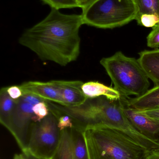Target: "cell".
<instances>
[{"label":"cell","instance_id":"cell-1","mask_svg":"<svg viewBox=\"0 0 159 159\" xmlns=\"http://www.w3.org/2000/svg\"><path fill=\"white\" fill-rule=\"evenodd\" d=\"M82 25V15H66L51 8L44 20L22 33L18 42L42 61L65 66L79 57Z\"/></svg>","mask_w":159,"mask_h":159},{"label":"cell","instance_id":"cell-2","mask_svg":"<svg viewBox=\"0 0 159 159\" xmlns=\"http://www.w3.org/2000/svg\"><path fill=\"white\" fill-rule=\"evenodd\" d=\"M62 114L72 120L74 126L85 130L92 126H101L123 133L149 151H159V142L152 140L139 131L125 115L120 99L116 101L105 97L88 99L76 107L61 106Z\"/></svg>","mask_w":159,"mask_h":159},{"label":"cell","instance_id":"cell-3","mask_svg":"<svg viewBox=\"0 0 159 159\" xmlns=\"http://www.w3.org/2000/svg\"><path fill=\"white\" fill-rule=\"evenodd\" d=\"M91 159H145L151 151L121 132L101 126L84 131Z\"/></svg>","mask_w":159,"mask_h":159},{"label":"cell","instance_id":"cell-4","mask_svg":"<svg viewBox=\"0 0 159 159\" xmlns=\"http://www.w3.org/2000/svg\"><path fill=\"white\" fill-rule=\"evenodd\" d=\"M100 63L109 75L114 88L121 95L139 97L148 90L149 78L138 60L118 51L111 57L103 58Z\"/></svg>","mask_w":159,"mask_h":159},{"label":"cell","instance_id":"cell-5","mask_svg":"<svg viewBox=\"0 0 159 159\" xmlns=\"http://www.w3.org/2000/svg\"><path fill=\"white\" fill-rule=\"evenodd\" d=\"M137 9L133 0H97L83 10V24L112 29L135 20Z\"/></svg>","mask_w":159,"mask_h":159},{"label":"cell","instance_id":"cell-6","mask_svg":"<svg viewBox=\"0 0 159 159\" xmlns=\"http://www.w3.org/2000/svg\"><path fill=\"white\" fill-rule=\"evenodd\" d=\"M61 131L53 113L32 125L26 150L40 157L52 159L60 140Z\"/></svg>","mask_w":159,"mask_h":159},{"label":"cell","instance_id":"cell-7","mask_svg":"<svg viewBox=\"0 0 159 159\" xmlns=\"http://www.w3.org/2000/svg\"><path fill=\"white\" fill-rule=\"evenodd\" d=\"M33 106L21 98L17 100L8 129L22 151L27 149L30 131L35 122Z\"/></svg>","mask_w":159,"mask_h":159},{"label":"cell","instance_id":"cell-8","mask_svg":"<svg viewBox=\"0 0 159 159\" xmlns=\"http://www.w3.org/2000/svg\"><path fill=\"white\" fill-rule=\"evenodd\" d=\"M128 98L122 95L120 101L123 111L128 119L142 134L152 140L158 141L159 120L130 107L128 103Z\"/></svg>","mask_w":159,"mask_h":159},{"label":"cell","instance_id":"cell-9","mask_svg":"<svg viewBox=\"0 0 159 159\" xmlns=\"http://www.w3.org/2000/svg\"><path fill=\"white\" fill-rule=\"evenodd\" d=\"M58 89L63 102V105L76 107L86 102L87 97L84 94L80 80H52Z\"/></svg>","mask_w":159,"mask_h":159},{"label":"cell","instance_id":"cell-10","mask_svg":"<svg viewBox=\"0 0 159 159\" xmlns=\"http://www.w3.org/2000/svg\"><path fill=\"white\" fill-rule=\"evenodd\" d=\"M23 94L29 93L43 100L63 105L61 97L52 80L47 82L29 81L19 85Z\"/></svg>","mask_w":159,"mask_h":159},{"label":"cell","instance_id":"cell-11","mask_svg":"<svg viewBox=\"0 0 159 159\" xmlns=\"http://www.w3.org/2000/svg\"><path fill=\"white\" fill-rule=\"evenodd\" d=\"M138 61L155 86H159V48L144 50L139 54Z\"/></svg>","mask_w":159,"mask_h":159},{"label":"cell","instance_id":"cell-12","mask_svg":"<svg viewBox=\"0 0 159 159\" xmlns=\"http://www.w3.org/2000/svg\"><path fill=\"white\" fill-rule=\"evenodd\" d=\"M84 94L88 99L105 97L109 100L116 101L122 95L114 88L108 87L98 81H88L83 83L82 87Z\"/></svg>","mask_w":159,"mask_h":159},{"label":"cell","instance_id":"cell-13","mask_svg":"<svg viewBox=\"0 0 159 159\" xmlns=\"http://www.w3.org/2000/svg\"><path fill=\"white\" fill-rule=\"evenodd\" d=\"M129 106L139 111L159 108V86H155L142 96L128 98Z\"/></svg>","mask_w":159,"mask_h":159},{"label":"cell","instance_id":"cell-14","mask_svg":"<svg viewBox=\"0 0 159 159\" xmlns=\"http://www.w3.org/2000/svg\"><path fill=\"white\" fill-rule=\"evenodd\" d=\"M16 103V100H13L7 93V87L2 88L0 91V122L7 130Z\"/></svg>","mask_w":159,"mask_h":159},{"label":"cell","instance_id":"cell-15","mask_svg":"<svg viewBox=\"0 0 159 159\" xmlns=\"http://www.w3.org/2000/svg\"><path fill=\"white\" fill-rule=\"evenodd\" d=\"M73 143V159H91L84 131L71 129Z\"/></svg>","mask_w":159,"mask_h":159},{"label":"cell","instance_id":"cell-16","mask_svg":"<svg viewBox=\"0 0 159 159\" xmlns=\"http://www.w3.org/2000/svg\"><path fill=\"white\" fill-rule=\"evenodd\" d=\"M71 129H64L61 131L59 143L52 159H73Z\"/></svg>","mask_w":159,"mask_h":159},{"label":"cell","instance_id":"cell-17","mask_svg":"<svg viewBox=\"0 0 159 159\" xmlns=\"http://www.w3.org/2000/svg\"><path fill=\"white\" fill-rule=\"evenodd\" d=\"M134 1L137 9L136 17L145 14L157 15L159 16V0H134Z\"/></svg>","mask_w":159,"mask_h":159},{"label":"cell","instance_id":"cell-18","mask_svg":"<svg viewBox=\"0 0 159 159\" xmlns=\"http://www.w3.org/2000/svg\"><path fill=\"white\" fill-rule=\"evenodd\" d=\"M48 5L51 8L59 10L62 8H73L79 7L76 0H42Z\"/></svg>","mask_w":159,"mask_h":159},{"label":"cell","instance_id":"cell-19","mask_svg":"<svg viewBox=\"0 0 159 159\" xmlns=\"http://www.w3.org/2000/svg\"><path fill=\"white\" fill-rule=\"evenodd\" d=\"M138 25L147 28H155L159 24V16L155 15L145 14L137 16L135 18Z\"/></svg>","mask_w":159,"mask_h":159},{"label":"cell","instance_id":"cell-20","mask_svg":"<svg viewBox=\"0 0 159 159\" xmlns=\"http://www.w3.org/2000/svg\"><path fill=\"white\" fill-rule=\"evenodd\" d=\"M33 111L34 114L35 122L40 121L49 114V108L46 101L40 102L35 105L33 107Z\"/></svg>","mask_w":159,"mask_h":159},{"label":"cell","instance_id":"cell-21","mask_svg":"<svg viewBox=\"0 0 159 159\" xmlns=\"http://www.w3.org/2000/svg\"><path fill=\"white\" fill-rule=\"evenodd\" d=\"M50 111L53 113L57 118L58 121V126L60 131L63 130L64 129L73 128V121L72 119L68 115L60 114L54 111Z\"/></svg>","mask_w":159,"mask_h":159},{"label":"cell","instance_id":"cell-22","mask_svg":"<svg viewBox=\"0 0 159 159\" xmlns=\"http://www.w3.org/2000/svg\"><path fill=\"white\" fill-rule=\"evenodd\" d=\"M147 39L148 47L155 49L159 48V24L153 28Z\"/></svg>","mask_w":159,"mask_h":159},{"label":"cell","instance_id":"cell-23","mask_svg":"<svg viewBox=\"0 0 159 159\" xmlns=\"http://www.w3.org/2000/svg\"><path fill=\"white\" fill-rule=\"evenodd\" d=\"M7 91L9 96L13 100H18L23 95V92L19 86L14 85L7 87Z\"/></svg>","mask_w":159,"mask_h":159},{"label":"cell","instance_id":"cell-24","mask_svg":"<svg viewBox=\"0 0 159 159\" xmlns=\"http://www.w3.org/2000/svg\"><path fill=\"white\" fill-rule=\"evenodd\" d=\"M140 111L152 118L159 120V108Z\"/></svg>","mask_w":159,"mask_h":159},{"label":"cell","instance_id":"cell-25","mask_svg":"<svg viewBox=\"0 0 159 159\" xmlns=\"http://www.w3.org/2000/svg\"><path fill=\"white\" fill-rule=\"evenodd\" d=\"M22 153L23 154V157H24V159H46L37 157V156L32 154L30 151L27 150L22 151Z\"/></svg>","mask_w":159,"mask_h":159},{"label":"cell","instance_id":"cell-26","mask_svg":"<svg viewBox=\"0 0 159 159\" xmlns=\"http://www.w3.org/2000/svg\"><path fill=\"white\" fill-rule=\"evenodd\" d=\"M145 159H159V151H152Z\"/></svg>","mask_w":159,"mask_h":159},{"label":"cell","instance_id":"cell-27","mask_svg":"<svg viewBox=\"0 0 159 159\" xmlns=\"http://www.w3.org/2000/svg\"><path fill=\"white\" fill-rule=\"evenodd\" d=\"M97 0H83L84 3H83V8H82V11L86 9L90 5L91 3L94 2Z\"/></svg>","mask_w":159,"mask_h":159},{"label":"cell","instance_id":"cell-28","mask_svg":"<svg viewBox=\"0 0 159 159\" xmlns=\"http://www.w3.org/2000/svg\"><path fill=\"white\" fill-rule=\"evenodd\" d=\"M13 159H24L22 153L20 154H16L15 155Z\"/></svg>","mask_w":159,"mask_h":159},{"label":"cell","instance_id":"cell-29","mask_svg":"<svg viewBox=\"0 0 159 159\" xmlns=\"http://www.w3.org/2000/svg\"><path fill=\"white\" fill-rule=\"evenodd\" d=\"M76 1L77 2V4H78L79 7L82 9L83 7V3H84L83 0H76Z\"/></svg>","mask_w":159,"mask_h":159},{"label":"cell","instance_id":"cell-30","mask_svg":"<svg viewBox=\"0 0 159 159\" xmlns=\"http://www.w3.org/2000/svg\"><path fill=\"white\" fill-rule=\"evenodd\" d=\"M158 141L159 142V137H158Z\"/></svg>","mask_w":159,"mask_h":159},{"label":"cell","instance_id":"cell-31","mask_svg":"<svg viewBox=\"0 0 159 159\" xmlns=\"http://www.w3.org/2000/svg\"><path fill=\"white\" fill-rule=\"evenodd\" d=\"M133 1H134V0H133Z\"/></svg>","mask_w":159,"mask_h":159}]
</instances>
